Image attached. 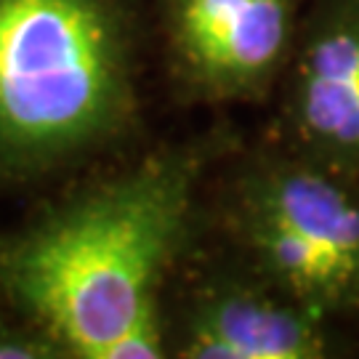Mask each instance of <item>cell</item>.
<instances>
[{
	"mask_svg": "<svg viewBox=\"0 0 359 359\" xmlns=\"http://www.w3.org/2000/svg\"><path fill=\"white\" fill-rule=\"evenodd\" d=\"M160 109L149 0H0V208L139 149Z\"/></svg>",
	"mask_w": 359,
	"mask_h": 359,
	"instance_id": "7a4b0ae2",
	"label": "cell"
},
{
	"mask_svg": "<svg viewBox=\"0 0 359 359\" xmlns=\"http://www.w3.org/2000/svg\"><path fill=\"white\" fill-rule=\"evenodd\" d=\"M309 0H149L163 107H269Z\"/></svg>",
	"mask_w": 359,
	"mask_h": 359,
	"instance_id": "277c9868",
	"label": "cell"
},
{
	"mask_svg": "<svg viewBox=\"0 0 359 359\" xmlns=\"http://www.w3.org/2000/svg\"><path fill=\"white\" fill-rule=\"evenodd\" d=\"M243 130L218 115L88 168L0 224V298L67 359H165L163 290L197 229L205 173Z\"/></svg>",
	"mask_w": 359,
	"mask_h": 359,
	"instance_id": "6da1fadb",
	"label": "cell"
},
{
	"mask_svg": "<svg viewBox=\"0 0 359 359\" xmlns=\"http://www.w3.org/2000/svg\"><path fill=\"white\" fill-rule=\"evenodd\" d=\"M0 359H67L40 325L0 298Z\"/></svg>",
	"mask_w": 359,
	"mask_h": 359,
	"instance_id": "52a82bcc",
	"label": "cell"
},
{
	"mask_svg": "<svg viewBox=\"0 0 359 359\" xmlns=\"http://www.w3.org/2000/svg\"><path fill=\"white\" fill-rule=\"evenodd\" d=\"M165 359H327L341 325L194 229L163 290Z\"/></svg>",
	"mask_w": 359,
	"mask_h": 359,
	"instance_id": "5b68a950",
	"label": "cell"
},
{
	"mask_svg": "<svg viewBox=\"0 0 359 359\" xmlns=\"http://www.w3.org/2000/svg\"><path fill=\"white\" fill-rule=\"evenodd\" d=\"M197 231L335 325L359 320V179L243 133L205 173Z\"/></svg>",
	"mask_w": 359,
	"mask_h": 359,
	"instance_id": "3957f363",
	"label": "cell"
},
{
	"mask_svg": "<svg viewBox=\"0 0 359 359\" xmlns=\"http://www.w3.org/2000/svg\"><path fill=\"white\" fill-rule=\"evenodd\" d=\"M264 133L359 179V0H309Z\"/></svg>",
	"mask_w": 359,
	"mask_h": 359,
	"instance_id": "8992f818",
	"label": "cell"
}]
</instances>
